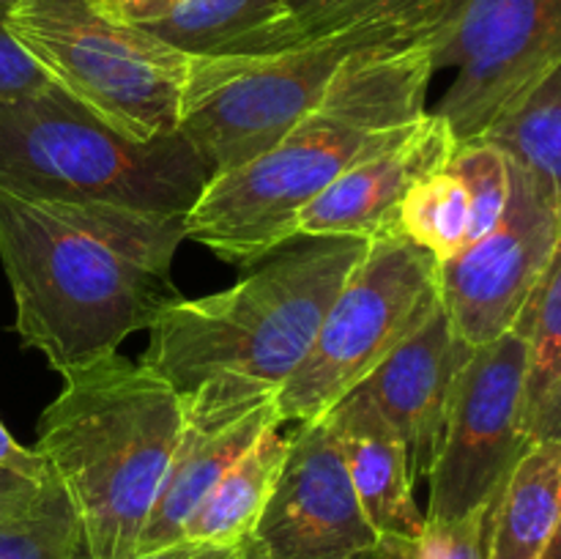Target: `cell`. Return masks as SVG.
I'll list each match as a JSON object with an SVG mask.
<instances>
[{
	"label": "cell",
	"instance_id": "obj_1",
	"mask_svg": "<svg viewBox=\"0 0 561 559\" xmlns=\"http://www.w3.org/2000/svg\"><path fill=\"white\" fill-rule=\"evenodd\" d=\"M184 239L181 214L0 190V263L14 296V332L60 376L115 354L181 296L173 261Z\"/></svg>",
	"mask_w": 561,
	"mask_h": 559
},
{
	"label": "cell",
	"instance_id": "obj_2",
	"mask_svg": "<svg viewBox=\"0 0 561 559\" xmlns=\"http://www.w3.org/2000/svg\"><path fill=\"white\" fill-rule=\"evenodd\" d=\"M431 36L351 60L272 148L211 175L186 214V239L236 266H255L296 241L299 214L334 179L427 113Z\"/></svg>",
	"mask_w": 561,
	"mask_h": 559
},
{
	"label": "cell",
	"instance_id": "obj_3",
	"mask_svg": "<svg viewBox=\"0 0 561 559\" xmlns=\"http://www.w3.org/2000/svg\"><path fill=\"white\" fill-rule=\"evenodd\" d=\"M444 9L447 0H332L268 22L225 55H195L179 132L214 175L228 173L272 148L351 60L431 36Z\"/></svg>",
	"mask_w": 561,
	"mask_h": 559
},
{
	"label": "cell",
	"instance_id": "obj_4",
	"mask_svg": "<svg viewBox=\"0 0 561 559\" xmlns=\"http://www.w3.org/2000/svg\"><path fill=\"white\" fill-rule=\"evenodd\" d=\"M181 420L179 392L118 351L64 373L33 449L69 493L88 559L137 557Z\"/></svg>",
	"mask_w": 561,
	"mask_h": 559
},
{
	"label": "cell",
	"instance_id": "obj_5",
	"mask_svg": "<svg viewBox=\"0 0 561 559\" xmlns=\"http://www.w3.org/2000/svg\"><path fill=\"white\" fill-rule=\"evenodd\" d=\"M365 252L359 239L290 241L230 288L170 301L140 362L179 395L211 378L279 392Z\"/></svg>",
	"mask_w": 561,
	"mask_h": 559
},
{
	"label": "cell",
	"instance_id": "obj_6",
	"mask_svg": "<svg viewBox=\"0 0 561 559\" xmlns=\"http://www.w3.org/2000/svg\"><path fill=\"white\" fill-rule=\"evenodd\" d=\"M211 175L181 132L137 142L58 85L0 104V190L11 195L186 217Z\"/></svg>",
	"mask_w": 561,
	"mask_h": 559
},
{
	"label": "cell",
	"instance_id": "obj_7",
	"mask_svg": "<svg viewBox=\"0 0 561 559\" xmlns=\"http://www.w3.org/2000/svg\"><path fill=\"white\" fill-rule=\"evenodd\" d=\"M49 80L137 142L179 132L190 55L88 0H20L5 16Z\"/></svg>",
	"mask_w": 561,
	"mask_h": 559
},
{
	"label": "cell",
	"instance_id": "obj_8",
	"mask_svg": "<svg viewBox=\"0 0 561 559\" xmlns=\"http://www.w3.org/2000/svg\"><path fill=\"white\" fill-rule=\"evenodd\" d=\"M442 307L438 261L405 236L367 244L310 354L277 392L279 422L327 417Z\"/></svg>",
	"mask_w": 561,
	"mask_h": 559
},
{
	"label": "cell",
	"instance_id": "obj_9",
	"mask_svg": "<svg viewBox=\"0 0 561 559\" xmlns=\"http://www.w3.org/2000/svg\"><path fill=\"white\" fill-rule=\"evenodd\" d=\"M529 447V338L513 327L477 345L455 378L427 475L425 521H458L493 507Z\"/></svg>",
	"mask_w": 561,
	"mask_h": 559
},
{
	"label": "cell",
	"instance_id": "obj_10",
	"mask_svg": "<svg viewBox=\"0 0 561 559\" xmlns=\"http://www.w3.org/2000/svg\"><path fill=\"white\" fill-rule=\"evenodd\" d=\"M431 47L433 71L455 69L436 113L477 140L561 60V0H447Z\"/></svg>",
	"mask_w": 561,
	"mask_h": 559
},
{
	"label": "cell",
	"instance_id": "obj_11",
	"mask_svg": "<svg viewBox=\"0 0 561 559\" xmlns=\"http://www.w3.org/2000/svg\"><path fill=\"white\" fill-rule=\"evenodd\" d=\"M561 228V195L510 159V197L496 228L438 263L442 307L469 345H485L518 323Z\"/></svg>",
	"mask_w": 561,
	"mask_h": 559
},
{
	"label": "cell",
	"instance_id": "obj_12",
	"mask_svg": "<svg viewBox=\"0 0 561 559\" xmlns=\"http://www.w3.org/2000/svg\"><path fill=\"white\" fill-rule=\"evenodd\" d=\"M266 559H359L378 532L351 482L327 417L296 422L272 499L255 526Z\"/></svg>",
	"mask_w": 561,
	"mask_h": 559
},
{
	"label": "cell",
	"instance_id": "obj_13",
	"mask_svg": "<svg viewBox=\"0 0 561 559\" xmlns=\"http://www.w3.org/2000/svg\"><path fill=\"white\" fill-rule=\"evenodd\" d=\"M179 398L184 411L181 436L140 535L137 557L181 543L195 510L206 502L230 466L268 425H283L277 392L252 384L211 378Z\"/></svg>",
	"mask_w": 561,
	"mask_h": 559
},
{
	"label": "cell",
	"instance_id": "obj_14",
	"mask_svg": "<svg viewBox=\"0 0 561 559\" xmlns=\"http://www.w3.org/2000/svg\"><path fill=\"white\" fill-rule=\"evenodd\" d=\"M447 121L427 110L392 142L334 179L296 223V239L378 241L400 236V208L411 186L447 168L455 151Z\"/></svg>",
	"mask_w": 561,
	"mask_h": 559
},
{
	"label": "cell",
	"instance_id": "obj_15",
	"mask_svg": "<svg viewBox=\"0 0 561 559\" xmlns=\"http://www.w3.org/2000/svg\"><path fill=\"white\" fill-rule=\"evenodd\" d=\"M471 351L438 307L356 387L403 436L414 482L431 475L449 395Z\"/></svg>",
	"mask_w": 561,
	"mask_h": 559
},
{
	"label": "cell",
	"instance_id": "obj_16",
	"mask_svg": "<svg viewBox=\"0 0 561 559\" xmlns=\"http://www.w3.org/2000/svg\"><path fill=\"white\" fill-rule=\"evenodd\" d=\"M343 449L362 510L378 537H416L425 532V513L414 499V477L403 436L359 392L345 395L327 414Z\"/></svg>",
	"mask_w": 561,
	"mask_h": 559
},
{
	"label": "cell",
	"instance_id": "obj_17",
	"mask_svg": "<svg viewBox=\"0 0 561 559\" xmlns=\"http://www.w3.org/2000/svg\"><path fill=\"white\" fill-rule=\"evenodd\" d=\"M561 518V442H531L491 513L488 559H540Z\"/></svg>",
	"mask_w": 561,
	"mask_h": 559
},
{
	"label": "cell",
	"instance_id": "obj_18",
	"mask_svg": "<svg viewBox=\"0 0 561 559\" xmlns=\"http://www.w3.org/2000/svg\"><path fill=\"white\" fill-rule=\"evenodd\" d=\"M285 455L288 436L279 433V425H268L195 510L181 540L230 546L255 535L257 521L283 471Z\"/></svg>",
	"mask_w": 561,
	"mask_h": 559
},
{
	"label": "cell",
	"instance_id": "obj_19",
	"mask_svg": "<svg viewBox=\"0 0 561 559\" xmlns=\"http://www.w3.org/2000/svg\"><path fill=\"white\" fill-rule=\"evenodd\" d=\"M480 140L546 179L561 195V60L515 99Z\"/></svg>",
	"mask_w": 561,
	"mask_h": 559
},
{
	"label": "cell",
	"instance_id": "obj_20",
	"mask_svg": "<svg viewBox=\"0 0 561 559\" xmlns=\"http://www.w3.org/2000/svg\"><path fill=\"white\" fill-rule=\"evenodd\" d=\"M285 14V0H179L170 14L142 27L195 58L225 55L236 42Z\"/></svg>",
	"mask_w": 561,
	"mask_h": 559
},
{
	"label": "cell",
	"instance_id": "obj_21",
	"mask_svg": "<svg viewBox=\"0 0 561 559\" xmlns=\"http://www.w3.org/2000/svg\"><path fill=\"white\" fill-rule=\"evenodd\" d=\"M80 546V521L53 469L31 504L0 515V559H71Z\"/></svg>",
	"mask_w": 561,
	"mask_h": 559
},
{
	"label": "cell",
	"instance_id": "obj_22",
	"mask_svg": "<svg viewBox=\"0 0 561 559\" xmlns=\"http://www.w3.org/2000/svg\"><path fill=\"white\" fill-rule=\"evenodd\" d=\"M400 236L431 252L438 263L466 250L469 197L453 170L442 168L411 186L400 208Z\"/></svg>",
	"mask_w": 561,
	"mask_h": 559
},
{
	"label": "cell",
	"instance_id": "obj_23",
	"mask_svg": "<svg viewBox=\"0 0 561 559\" xmlns=\"http://www.w3.org/2000/svg\"><path fill=\"white\" fill-rule=\"evenodd\" d=\"M529 338V422L540 400L561 376V228L546 272L520 312L518 323Z\"/></svg>",
	"mask_w": 561,
	"mask_h": 559
},
{
	"label": "cell",
	"instance_id": "obj_24",
	"mask_svg": "<svg viewBox=\"0 0 561 559\" xmlns=\"http://www.w3.org/2000/svg\"><path fill=\"white\" fill-rule=\"evenodd\" d=\"M447 168L463 184L469 197V236L466 247L496 228L510 197V159L485 140L458 142Z\"/></svg>",
	"mask_w": 561,
	"mask_h": 559
},
{
	"label": "cell",
	"instance_id": "obj_25",
	"mask_svg": "<svg viewBox=\"0 0 561 559\" xmlns=\"http://www.w3.org/2000/svg\"><path fill=\"white\" fill-rule=\"evenodd\" d=\"M491 513L485 507L458 521H427L416 537L383 535L359 559H488Z\"/></svg>",
	"mask_w": 561,
	"mask_h": 559
},
{
	"label": "cell",
	"instance_id": "obj_26",
	"mask_svg": "<svg viewBox=\"0 0 561 559\" xmlns=\"http://www.w3.org/2000/svg\"><path fill=\"white\" fill-rule=\"evenodd\" d=\"M5 16L9 14H0V104L36 96L55 85L47 71L33 60V55L16 42L5 25Z\"/></svg>",
	"mask_w": 561,
	"mask_h": 559
},
{
	"label": "cell",
	"instance_id": "obj_27",
	"mask_svg": "<svg viewBox=\"0 0 561 559\" xmlns=\"http://www.w3.org/2000/svg\"><path fill=\"white\" fill-rule=\"evenodd\" d=\"M71 559H88L85 548H77ZM135 559H266L257 537H247L241 543H230V546H206V543H175V546L164 548L157 554H142Z\"/></svg>",
	"mask_w": 561,
	"mask_h": 559
},
{
	"label": "cell",
	"instance_id": "obj_28",
	"mask_svg": "<svg viewBox=\"0 0 561 559\" xmlns=\"http://www.w3.org/2000/svg\"><path fill=\"white\" fill-rule=\"evenodd\" d=\"M93 9L118 25H151L175 9L179 0H88Z\"/></svg>",
	"mask_w": 561,
	"mask_h": 559
},
{
	"label": "cell",
	"instance_id": "obj_29",
	"mask_svg": "<svg viewBox=\"0 0 561 559\" xmlns=\"http://www.w3.org/2000/svg\"><path fill=\"white\" fill-rule=\"evenodd\" d=\"M0 469L16 471V475L27 477V480L42 482L49 475V466L36 449L22 447L14 436L9 433V427L0 422Z\"/></svg>",
	"mask_w": 561,
	"mask_h": 559
},
{
	"label": "cell",
	"instance_id": "obj_30",
	"mask_svg": "<svg viewBox=\"0 0 561 559\" xmlns=\"http://www.w3.org/2000/svg\"><path fill=\"white\" fill-rule=\"evenodd\" d=\"M529 433L531 442H561V376L531 414Z\"/></svg>",
	"mask_w": 561,
	"mask_h": 559
},
{
	"label": "cell",
	"instance_id": "obj_31",
	"mask_svg": "<svg viewBox=\"0 0 561 559\" xmlns=\"http://www.w3.org/2000/svg\"><path fill=\"white\" fill-rule=\"evenodd\" d=\"M42 482L27 480V477L16 475V471L0 469V515L31 504L36 493L42 491Z\"/></svg>",
	"mask_w": 561,
	"mask_h": 559
},
{
	"label": "cell",
	"instance_id": "obj_32",
	"mask_svg": "<svg viewBox=\"0 0 561 559\" xmlns=\"http://www.w3.org/2000/svg\"><path fill=\"white\" fill-rule=\"evenodd\" d=\"M327 3H332V0H285V11L288 14H305V11H312Z\"/></svg>",
	"mask_w": 561,
	"mask_h": 559
},
{
	"label": "cell",
	"instance_id": "obj_33",
	"mask_svg": "<svg viewBox=\"0 0 561 559\" xmlns=\"http://www.w3.org/2000/svg\"><path fill=\"white\" fill-rule=\"evenodd\" d=\"M540 559H561V518H559V524H557V532H553L551 543H548V548H546V551H542Z\"/></svg>",
	"mask_w": 561,
	"mask_h": 559
},
{
	"label": "cell",
	"instance_id": "obj_34",
	"mask_svg": "<svg viewBox=\"0 0 561 559\" xmlns=\"http://www.w3.org/2000/svg\"><path fill=\"white\" fill-rule=\"evenodd\" d=\"M16 3H20V0H0V14H9Z\"/></svg>",
	"mask_w": 561,
	"mask_h": 559
}]
</instances>
